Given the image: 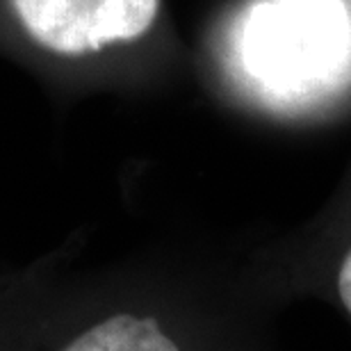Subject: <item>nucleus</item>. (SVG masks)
<instances>
[{
	"mask_svg": "<svg viewBox=\"0 0 351 351\" xmlns=\"http://www.w3.org/2000/svg\"><path fill=\"white\" fill-rule=\"evenodd\" d=\"M237 51L247 75L265 91H304L345 62L347 12L338 0H258L244 14Z\"/></svg>",
	"mask_w": 351,
	"mask_h": 351,
	"instance_id": "obj_1",
	"label": "nucleus"
},
{
	"mask_svg": "<svg viewBox=\"0 0 351 351\" xmlns=\"http://www.w3.org/2000/svg\"><path fill=\"white\" fill-rule=\"evenodd\" d=\"M34 44L58 55L98 53L151 30L160 0H12Z\"/></svg>",
	"mask_w": 351,
	"mask_h": 351,
	"instance_id": "obj_2",
	"label": "nucleus"
},
{
	"mask_svg": "<svg viewBox=\"0 0 351 351\" xmlns=\"http://www.w3.org/2000/svg\"><path fill=\"white\" fill-rule=\"evenodd\" d=\"M64 351H185L153 315L119 313L82 331Z\"/></svg>",
	"mask_w": 351,
	"mask_h": 351,
	"instance_id": "obj_3",
	"label": "nucleus"
},
{
	"mask_svg": "<svg viewBox=\"0 0 351 351\" xmlns=\"http://www.w3.org/2000/svg\"><path fill=\"white\" fill-rule=\"evenodd\" d=\"M315 294H322L351 326V240L331 261L326 276L315 287Z\"/></svg>",
	"mask_w": 351,
	"mask_h": 351,
	"instance_id": "obj_4",
	"label": "nucleus"
}]
</instances>
